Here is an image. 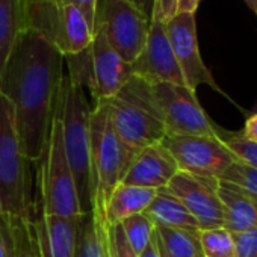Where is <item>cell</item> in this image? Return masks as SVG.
Listing matches in <instances>:
<instances>
[{
    "label": "cell",
    "mask_w": 257,
    "mask_h": 257,
    "mask_svg": "<svg viewBox=\"0 0 257 257\" xmlns=\"http://www.w3.org/2000/svg\"><path fill=\"white\" fill-rule=\"evenodd\" d=\"M62 64L64 56L53 46L26 29L0 73V94L13 106L17 132L31 162H38L50 132L65 76Z\"/></svg>",
    "instance_id": "6da1fadb"
},
{
    "label": "cell",
    "mask_w": 257,
    "mask_h": 257,
    "mask_svg": "<svg viewBox=\"0 0 257 257\" xmlns=\"http://www.w3.org/2000/svg\"><path fill=\"white\" fill-rule=\"evenodd\" d=\"M91 203L92 215L101 225L104 222V207L113 192L121 185L135 152L128 149L116 135L109 112L103 101H97L91 110Z\"/></svg>",
    "instance_id": "7a4b0ae2"
},
{
    "label": "cell",
    "mask_w": 257,
    "mask_h": 257,
    "mask_svg": "<svg viewBox=\"0 0 257 257\" xmlns=\"http://www.w3.org/2000/svg\"><path fill=\"white\" fill-rule=\"evenodd\" d=\"M61 124L67 159L74 177L83 213L92 212L91 203V110L85 89L67 74L62 79L55 107Z\"/></svg>",
    "instance_id": "3957f363"
},
{
    "label": "cell",
    "mask_w": 257,
    "mask_h": 257,
    "mask_svg": "<svg viewBox=\"0 0 257 257\" xmlns=\"http://www.w3.org/2000/svg\"><path fill=\"white\" fill-rule=\"evenodd\" d=\"M100 101L106 104L116 135L135 153L167 137L161 109L147 80L132 76L116 95Z\"/></svg>",
    "instance_id": "277c9868"
},
{
    "label": "cell",
    "mask_w": 257,
    "mask_h": 257,
    "mask_svg": "<svg viewBox=\"0 0 257 257\" xmlns=\"http://www.w3.org/2000/svg\"><path fill=\"white\" fill-rule=\"evenodd\" d=\"M29 164L16 127L13 106L0 94V213L34 218Z\"/></svg>",
    "instance_id": "5b68a950"
},
{
    "label": "cell",
    "mask_w": 257,
    "mask_h": 257,
    "mask_svg": "<svg viewBox=\"0 0 257 257\" xmlns=\"http://www.w3.org/2000/svg\"><path fill=\"white\" fill-rule=\"evenodd\" d=\"M38 203L35 209L47 215L79 219L82 212L74 177L67 159L62 124L55 110L44 150L38 159Z\"/></svg>",
    "instance_id": "8992f818"
},
{
    "label": "cell",
    "mask_w": 257,
    "mask_h": 257,
    "mask_svg": "<svg viewBox=\"0 0 257 257\" xmlns=\"http://www.w3.org/2000/svg\"><path fill=\"white\" fill-rule=\"evenodd\" d=\"M68 77L86 88L94 101L116 95L134 76L132 64L125 62L109 44L101 29H95L91 44L77 55L65 56Z\"/></svg>",
    "instance_id": "52a82bcc"
},
{
    "label": "cell",
    "mask_w": 257,
    "mask_h": 257,
    "mask_svg": "<svg viewBox=\"0 0 257 257\" xmlns=\"http://www.w3.org/2000/svg\"><path fill=\"white\" fill-rule=\"evenodd\" d=\"M26 25L64 58L80 53L94 38L82 13L65 0H28Z\"/></svg>",
    "instance_id": "ba28073f"
},
{
    "label": "cell",
    "mask_w": 257,
    "mask_h": 257,
    "mask_svg": "<svg viewBox=\"0 0 257 257\" xmlns=\"http://www.w3.org/2000/svg\"><path fill=\"white\" fill-rule=\"evenodd\" d=\"M150 25L152 19L131 0H98L95 29H101L109 44L128 64L143 52Z\"/></svg>",
    "instance_id": "9c48e42d"
},
{
    "label": "cell",
    "mask_w": 257,
    "mask_h": 257,
    "mask_svg": "<svg viewBox=\"0 0 257 257\" xmlns=\"http://www.w3.org/2000/svg\"><path fill=\"white\" fill-rule=\"evenodd\" d=\"M152 89L164 118L167 137L219 135L221 128L207 116L195 91L185 85L165 82L152 83Z\"/></svg>",
    "instance_id": "30bf717a"
},
{
    "label": "cell",
    "mask_w": 257,
    "mask_h": 257,
    "mask_svg": "<svg viewBox=\"0 0 257 257\" xmlns=\"http://www.w3.org/2000/svg\"><path fill=\"white\" fill-rule=\"evenodd\" d=\"M162 144L173 155L179 171L200 177L221 179L237 161L221 135H176L165 137Z\"/></svg>",
    "instance_id": "8fae6325"
},
{
    "label": "cell",
    "mask_w": 257,
    "mask_h": 257,
    "mask_svg": "<svg viewBox=\"0 0 257 257\" xmlns=\"http://www.w3.org/2000/svg\"><path fill=\"white\" fill-rule=\"evenodd\" d=\"M165 26L186 86L192 91H197L200 85H207L213 91L225 95L201 58L197 38L195 14L179 13L170 22H167Z\"/></svg>",
    "instance_id": "7c38bea8"
},
{
    "label": "cell",
    "mask_w": 257,
    "mask_h": 257,
    "mask_svg": "<svg viewBox=\"0 0 257 257\" xmlns=\"http://www.w3.org/2000/svg\"><path fill=\"white\" fill-rule=\"evenodd\" d=\"M218 182L219 179L179 171L167 188L195 218L200 230H207L224 227V207L218 195Z\"/></svg>",
    "instance_id": "4fadbf2b"
},
{
    "label": "cell",
    "mask_w": 257,
    "mask_h": 257,
    "mask_svg": "<svg viewBox=\"0 0 257 257\" xmlns=\"http://www.w3.org/2000/svg\"><path fill=\"white\" fill-rule=\"evenodd\" d=\"M132 71L134 76H138L149 83L165 82L186 86L170 44L165 23L152 20L147 43L140 56L132 62Z\"/></svg>",
    "instance_id": "5bb4252c"
},
{
    "label": "cell",
    "mask_w": 257,
    "mask_h": 257,
    "mask_svg": "<svg viewBox=\"0 0 257 257\" xmlns=\"http://www.w3.org/2000/svg\"><path fill=\"white\" fill-rule=\"evenodd\" d=\"M177 173L179 167L173 155L162 143H158L135 155L121 183L138 188L161 189L167 188Z\"/></svg>",
    "instance_id": "9a60e30c"
},
{
    "label": "cell",
    "mask_w": 257,
    "mask_h": 257,
    "mask_svg": "<svg viewBox=\"0 0 257 257\" xmlns=\"http://www.w3.org/2000/svg\"><path fill=\"white\" fill-rule=\"evenodd\" d=\"M80 219L47 215L35 209L32 221L40 257H74Z\"/></svg>",
    "instance_id": "2e32d148"
},
{
    "label": "cell",
    "mask_w": 257,
    "mask_h": 257,
    "mask_svg": "<svg viewBox=\"0 0 257 257\" xmlns=\"http://www.w3.org/2000/svg\"><path fill=\"white\" fill-rule=\"evenodd\" d=\"M218 195L224 207V227L230 233L257 228V195L225 180L218 182Z\"/></svg>",
    "instance_id": "e0dca14e"
},
{
    "label": "cell",
    "mask_w": 257,
    "mask_h": 257,
    "mask_svg": "<svg viewBox=\"0 0 257 257\" xmlns=\"http://www.w3.org/2000/svg\"><path fill=\"white\" fill-rule=\"evenodd\" d=\"M158 189L118 185L110 194L104 207V222L107 225L119 224L122 219L143 213L153 201Z\"/></svg>",
    "instance_id": "ac0fdd59"
},
{
    "label": "cell",
    "mask_w": 257,
    "mask_h": 257,
    "mask_svg": "<svg viewBox=\"0 0 257 257\" xmlns=\"http://www.w3.org/2000/svg\"><path fill=\"white\" fill-rule=\"evenodd\" d=\"M146 213L150 216L155 225L195 231L200 230V225L195 221V218L188 212L183 203L168 191V188L158 189Z\"/></svg>",
    "instance_id": "d6986e66"
},
{
    "label": "cell",
    "mask_w": 257,
    "mask_h": 257,
    "mask_svg": "<svg viewBox=\"0 0 257 257\" xmlns=\"http://www.w3.org/2000/svg\"><path fill=\"white\" fill-rule=\"evenodd\" d=\"M26 8L28 0H0V73L16 41L28 29Z\"/></svg>",
    "instance_id": "ffe728a7"
},
{
    "label": "cell",
    "mask_w": 257,
    "mask_h": 257,
    "mask_svg": "<svg viewBox=\"0 0 257 257\" xmlns=\"http://www.w3.org/2000/svg\"><path fill=\"white\" fill-rule=\"evenodd\" d=\"M155 240L159 257H204L200 243V230L156 225Z\"/></svg>",
    "instance_id": "44dd1931"
},
{
    "label": "cell",
    "mask_w": 257,
    "mask_h": 257,
    "mask_svg": "<svg viewBox=\"0 0 257 257\" xmlns=\"http://www.w3.org/2000/svg\"><path fill=\"white\" fill-rule=\"evenodd\" d=\"M107 227L101 225L92 212L85 213L79 224L74 257H104V231Z\"/></svg>",
    "instance_id": "7402d4cb"
},
{
    "label": "cell",
    "mask_w": 257,
    "mask_h": 257,
    "mask_svg": "<svg viewBox=\"0 0 257 257\" xmlns=\"http://www.w3.org/2000/svg\"><path fill=\"white\" fill-rule=\"evenodd\" d=\"M119 225L122 228L125 240L138 255L149 246L156 228L155 222L150 219V216L146 212L122 219Z\"/></svg>",
    "instance_id": "603a6c76"
},
{
    "label": "cell",
    "mask_w": 257,
    "mask_h": 257,
    "mask_svg": "<svg viewBox=\"0 0 257 257\" xmlns=\"http://www.w3.org/2000/svg\"><path fill=\"white\" fill-rule=\"evenodd\" d=\"M11 257H40L32 218L11 216Z\"/></svg>",
    "instance_id": "cb8c5ba5"
},
{
    "label": "cell",
    "mask_w": 257,
    "mask_h": 257,
    "mask_svg": "<svg viewBox=\"0 0 257 257\" xmlns=\"http://www.w3.org/2000/svg\"><path fill=\"white\" fill-rule=\"evenodd\" d=\"M200 243L204 257H236L233 233L225 227L200 230Z\"/></svg>",
    "instance_id": "d4e9b609"
},
{
    "label": "cell",
    "mask_w": 257,
    "mask_h": 257,
    "mask_svg": "<svg viewBox=\"0 0 257 257\" xmlns=\"http://www.w3.org/2000/svg\"><path fill=\"white\" fill-rule=\"evenodd\" d=\"M219 180L230 182V183L237 185V186L243 188L245 191L257 195V168L249 167L239 159L234 164H231V167L222 174V177Z\"/></svg>",
    "instance_id": "484cf974"
},
{
    "label": "cell",
    "mask_w": 257,
    "mask_h": 257,
    "mask_svg": "<svg viewBox=\"0 0 257 257\" xmlns=\"http://www.w3.org/2000/svg\"><path fill=\"white\" fill-rule=\"evenodd\" d=\"M219 135L239 161L257 168V144L246 141L240 134H224L219 131Z\"/></svg>",
    "instance_id": "4316f807"
},
{
    "label": "cell",
    "mask_w": 257,
    "mask_h": 257,
    "mask_svg": "<svg viewBox=\"0 0 257 257\" xmlns=\"http://www.w3.org/2000/svg\"><path fill=\"white\" fill-rule=\"evenodd\" d=\"M236 257H257V228L233 233Z\"/></svg>",
    "instance_id": "83f0119b"
},
{
    "label": "cell",
    "mask_w": 257,
    "mask_h": 257,
    "mask_svg": "<svg viewBox=\"0 0 257 257\" xmlns=\"http://www.w3.org/2000/svg\"><path fill=\"white\" fill-rule=\"evenodd\" d=\"M13 234H11V216L0 213V257H11Z\"/></svg>",
    "instance_id": "f1b7e54d"
},
{
    "label": "cell",
    "mask_w": 257,
    "mask_h": 257,
    "mask_svg": "<svg viewBox=\"0 0 257 257\" xmlns=\"http://www.w3.org/2000/svg\"><path fill=\"white\" fill-rule=\"evenodd\" d=\"M177 14V0H155L152 20L167 23Z\"/></svg>",
    "instance_id": "f546056e"
},
{
    "label": "cell",
    "mask_w": 257,
    "mask_h": 257,
    "mask_svg": "<svg viewBox=\"0 0 257 257\" xmlns=\"http://www.w3.org/2000/svg\"><path fill=\"white\" fill-rule=\"evenodd\" d=\"M110 231H112V237H113V243H115V249H116V255L118 257H140L132 246L128 245V242L124 237L122 228L119 224L110 225Z\"/></svg>",
    "instance_id": "4dcf8cb0"
},
{
    "label": "cell",
    "mask_w": 257,
    "mask_h": 257,
    "mask_svg": "<svg viewBox=\"0 0 257 257\" xmlns=\"http://www.w3.org/2000/svg\"><path fill=\"white\" fill-rule=\"evenodd\" d=\"M65 2H70L71 5H74L82 13L86 23L89 25V28L94 32L95 31V17H97L98 0H65Z\"/></svg>",
    "instance_id": "1f68e13d"
},
{
    "label": "cell",
    "mask_w": 257,
    "mask_h": 257,
    "mask_svg": "<svg viewBox=\"0 0 257 257\" xmlns=\"http://www.w3.org/2000/svg\"><path fill=\"white\" fill-rule=\"evenodd\" d=\"M240 135L246 141L257 144V113H254V115L246 118L245 125H243V131L240 132Z\"/></svg>",
    "instance_id": "d6a6232c"
},
{
    "label": "cell",
    "mask_w": 257,
    "mask_h": 257,
    "mask_svg": "<svg viewBox=\"0 0 257 257\" xmlns=\"http://www.w3.org/2000/svg\"><path fill=\"white\" fill-rule=\"evenodd\" d=\"M104 257H118L115 243H113V237H112V231H110V225L104 231Z\"/></svg>",
    "instance_id": "836d02e7"
},
{
    "label": "cell",
    "mask_w": 257,
    "mask_h": 257,
    "mask_svg": "<svg viewBox=\"0 0 257 257\" xmlns=\"http://www.w3.org/2000/svg\"><path fill=\"white\" fill-rule=\"evenodd\" d=\"M200 0H177V14L179 13H197Z\"/></svg>",
    "instance_id": "e575fe53"
},
{
    "label": "cell",
    "mask_w": 257,
    "mask_h": 257,
    "mask_svg": "<svg viewBox=\"0 0 257 257\" xmlns=\"http://www.w3.org/2000/svg\"><path fill=\"white\" fill-rule=\"evenodd\" d=\"M131 2H134L143 13H146L152 19L153 8H155V0H131Z\"/></svg>",
    "instance_id": "d590c367"
},
{
    "label": "cell",
    "mask_w": 257,
    "mask_h": 257,
    "mask_svg": "<svg viewBox=\"0 0 257 257\" xmlns=\"http://www.w3.org/2000/svg\"><path fill=\"white\" fill-rule=\"evenodd\" d=\"M140 257H159V252H158V246H156V240H155V234H153V239L152 242L149 243V246L140 254Z\"/></svg>",
    "instance_id": "8d00e7d4"
},
{
    "label": "cell",
    "mask_w": 257,
    "mask_h": 257,
    "mask_svg": "<svg viewBox=\"0 0 257 257\" xmlns=\"http://www.w3.org/2000/svg\"><path fill=\"white\" fill-rule=\"evenodd\" d=\"M245 4H246L248 8L257 16V0H245Z\"/></svg>",
    "instance_id": "74e56055"
}]
</instances>
